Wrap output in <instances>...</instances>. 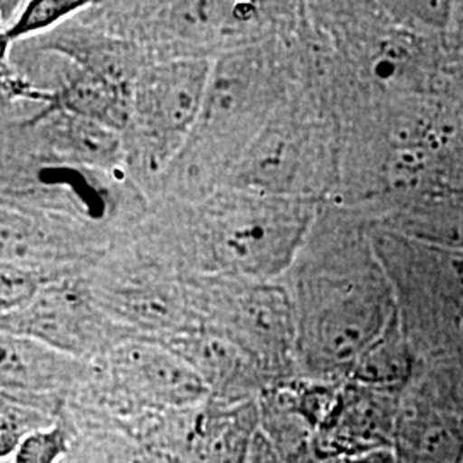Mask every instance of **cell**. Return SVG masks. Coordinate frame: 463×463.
I'll use <instances>...</instances> for the list:
<instances>
[{"label": "cell", "instance_id": "23", "mask_svg": "<svg viewBox=\"0 0 463 463\" xmlns=\"http://www.w3.org/2000/svg\"><path fill=\"white\" fill-rule=\"evenodd\" d=\"M83 5H86L84 2L76 0H34L21 11L16 23L4 34L7 40H17L21 36L49 30L50 26L74 14Z\"/></svg>", "mask_w": 463, "mask_h": 463}, {"label": "cell", "instance_id": "15", "mask_svg": "<svg viewBox=\"0 0 463 463\" xmlns=\"http://www.w3.org/2000/svg\"><path fill=\"white\" fill-rule=\"evenodd\" d=\"M393 451L400 463H463L462 420L403 392Z\"/></svg>", "mask_w": 463, "mask_h": 463}, {"label": "cell", "instance_id": "13", "mask_svg": "<svg viewBox=\"0 0 463 463\" xmlns=\"http://www.w3.org/2000/svg\"><path fill=\"white\" fill-rule=\"evenodd\" d=\"M203 381L212 400L244 403L258 400L275 384L248 352L220 333L198 326L164 342Z\"/></svg>", "mask_w": 463, "mask_h": 463}, {"label": "cell", "instance_id": "4", "mask_svg": "<svg viewBox=\"0 0 463 463\" xmlns=\"http://www.w3.org/2000/svg\"><path fill=\"white\" fill-rule=\"evenodd\" d=\"M371 241L393 288L398 315L417 348L449 350L463 336V254L369 222Z\"/></svg>", "mask_w": 463, "mask_h": 463}, {"label": "cell", "instance_id": "26", "mask_svg": "<svg viewBox=\"0 0 463 463\" xmlns=\"http://www.w3.org/2000/svg\"><path fill=\"white\" fill-rule=\"evenodd\" d=\"M338 463H400L397 455L393 451V448L388 449H376V451H369L364 455H357V457H350L345 460H340Z\"/></svg>", "mask_w": 463, "mask_h": 463}, {"label": "cell", "instance_id": "16", "mask_svg": "<svg viewBox=\"0 0 463 463\" xmlns=\"http://www.w3.org/2000/svg\"><path fill=\"white\" fill-rule=\"evenodd\" d=\"M2 254L4 265L28 269L45 283L49 266L66 265L74 258L69 232L40 213L4 210L2 215Z\"/></svg>", "mask_w": 463, "mask_h": 463}, {"label": "cell", "instance_id": "22", "mask_svg": "<svg viewBox=\"0 0 463 463\" xmlns=\"http://www.w3.org/2000/svg\"><path fill=\"white\" fill-rule=\"evenodd\" d=\"M72 441V430L64 415L47 430L28 436L16 451L0 463H62Z\"/></svg>", "mask_w": 463, "mask_h": 463}, {"label": "cell", "instance_id": "9", "mask_svg": "<svg viewBox=\"0 0 463 463\" xmlns=\"http://www.w3.org/2000/svg\"><path fill=\"white\" fill-rule=\"evenodd\" d=\"M2 333L33 338L86 363L134 338L105 315L88 281L67 277L45 283L21 311L2 316Z\"/></svg>", "mask_w": 463, "mask_h": 463}, {"label": "cell", "instance_id": "5", "mask_svg": "<svg viewBox=\"0 0 463 463\" xmlns=\"http://www.w3.org/2000/svg\"><path fill=\"white\" fill-rule=\"evenodd\" d=\"M317 103L290 110L254 137L237 165L241 189L321 201L340 185L342 145Z\"/></svg>", "mask_w": 463, "mask_h": 463}, {"label": "cell", "instance_id": "6", "mask_svg": "<svg viewBox=\"0 0 463 463\" xmlns=\"http://www.w3.org/2000/svg\"><path fill=\"white\" fill-rule=\"evenodd\" d=\"M199 325L229 338L273 383L296 374V315L290 292L275 281L223 275L189 280Z\"/></svg>", "mask_w": 463, "mask_h": 463}, {"label": "cell", "instance_id": "14", "mask_svg": "<svg viewBox=\"0 0 463 463\" xmlns=\"http://www.w3.org/2000/svg\"><path fill=\"white\" fill-rule=\"evenodd\" d=\"M148 17L151 40L204 45L218 38L239 36L256 21L254 4L174 2L158 4Z\"/></svg>", "mask_w": 463, "mask_h": 463}, {"label": "cell", "instance_id": "8", "mask_svg": "<svg viewBox=\"0 0 463 463\" xmlns=\"http://www.w3.org/2000/svg\"><path fill=\"white\" fill-rule=\"evenodd\" d=\"M260 400V398H258ZM258 400L206 402L128 424L165 463H244L260 432Z\"/></svg>", "mask_w": 463, "mask_h": 463}, {"label": "cell", "instance_id": "2", "mask_svg": "<svg viewBox=\"0 0 463 463\" xmlns=\"http://www.w3.org/2000/svg\"><path fill=\"white\" fill-rule=\"evenodd\" d=\"M317 201L233 191L204 204L198 239L212 275L275 281L298 261Z\"/></svg>", "mask_w": 463, "mask_h": 463}, {"label": "cell", "instance_id": "12", "mask_svg": "<svg viewBox=\"0 0 463 463\" xmlns=\"http://www.w3.org/2000/svg\"><path fill=\"white\" fill-rule=\"evenodd\" d=\"M402 393L345 380L330 412L316 430L317 455L328 462L393 448Z\"/></svg>", "mask_w": 463, "mask_h": 463}, {"label": "cell", "instance_id": "25", "mask_svg": "<svg viewBox=\"0 0 463 463\" xmlns=\"http://www.w3.org/2000/svg\"><path fill=\"white\" fill-rule=\"evenodd\" d=\"M244 463H283L277 451L268 443L263 432L260 430L254 438V443L249 449L248 458Z\"/></svg>", "mask_w": 463, "mask_h": 463}, {"label": "cell", "instance_id": "10", "mask_svg": "<svg viewBox=\"0 0 463 463\" xmlns=\"http://www.w3.org/2000/svg\"><path fill=\"white\" fill-rule=\"evenodd\" d=\"M88 283L105 315L134 338L164 344L201 326L189 281L165 269H124Z\"/></svg>", "mask_w": 463, "mask_h": 463}, {"label": "cell", "instance_id": "18", "mask_svg": "<svg viewBox=\"0 0 463 463\" xmlns=\"http://www.w3.org/2000/svg\"><path fill=\"white\" fill-rule=\"evenodd\" d=\"M373 225L463 254V187L414 199Z\"/></svg>", "mask_w": 463, "mask_h": 463}, {"label": "cell", "instance_id": "20", "mask_svg": "<svg viewBox=\"0 0 463 463\" xmlns=\"http://www.w3.org/2000/svg\"><path fill=\"white\" fill-rule=\"evenodd\" d=\"M131 88L83 69L62 88L55 105L62 114L117 131L129 124Z\"/></svg>", "mask_w": 463, "mask_h": 463}, {"label": "cell", "instance_id": "24", "mask_svg": "<svg viewBox=\"0 0 463 463\" xmlns=\"http://www.w3.org/2000/svg\"><path fill=\"white\" fill-rule=\"evenodd\" d=\"M445 47L451 64L463 76V2H453L451 19L445 34Z\"/></svg>", "mask_w": 463, "mask_h": 463}, {"label": "cell", "instance_id": "7", "mask_svg": "<svg viewBox=\"0 0 463 463\" xmlns=\"http://www.w3.org/2000/svg\"><path fill=\"white\" fill-rule=\"evenodd\" d=\"M212 72L208 59L175 57L134 80L129 124L148 164L164 166L183 153L198 126Z\"/></svg>", "mask_w": 463, "mask_h": 463}, {"label": "cell", "instance_id": "1", "mask_svg": "<svg viewBox=\"0 0 463 463\" xmlns=\"http://www.w3.org/2000/svg\"><path fill=\"white\" fill-rule=\"evenodd\" d=\"M290 292L296 315V374L345 381L352 365L397 313L376 256L369 220L335 218L300 250Z\"/></svg>", "mask_w": 463, "mask_h": 463}, {"label": "cell", "instance_id": "17", "mask_svg": "<svg viewBox=\"0 0 463 463\" xmlns=\"http://www.w3.org/2000/svg\"><path fill=\"white\" fill-rule=\"evenodd\" d=\"M62 415L72 430L62 463H165L133 430L112 419L72 405Z\"/></svg>", "mask_w": 463, "mask_h": 463}, {"label": "cell", "instance_id": "21", "mask_svg": "<svg viewBox=\"0 0 463 463\" xmlns=\"http://www.w3.org/2000/svg\"><path fill=\"white\" fill-rule=\"evenodd\" d=\"M61 419L62 414L45 405L0 395V460L9 458L28 436Z\"/></svg>", "mask_w": 463, "mask_h": 463}, {"label": "cell", "instance_id": "19", "mask_svg": "<svg viewBox=\"0 0 463 463\" xmlns=\"http://www.w3.org/2000/svg\"><path fill=\"white\" fill-rule=\"evenodd\" d=\"M419 359L397 309L386 328L352 365L347 380L381 392L403 393L417 378Z\"/></svg>", "mask_w": 463, "mask_h": 463}, {"label": "cell", "instance_id": "3", "mask_svg": "<svg viewBox=\"0 0 463 463\" xmlns=\"http://www.w3.org/2000/svg\"><path fill=\"white\" fill-rule=\"evenodd\" d=\"M210 398L193 367L160 342L129 338L93 363L91 380L69 405L128 426Z\"/></svg>", "mask_w": 463, "mask_h": 463}, {"label": "cell", "instance_id": "11", "mask_svg": "<svg viewBox=\"0 0 463 463\" xmlns=\"http://www.w3.org/2000/svg\"><path fill=\"white\" fill-rule=\"evenodd\" d=\"M93 374L86 363L38 340L2 333L0 390L5 397L33 402L64 414Z\"/></svg>", "mask_w": 463, "mask_h": 463}]
</instances>
